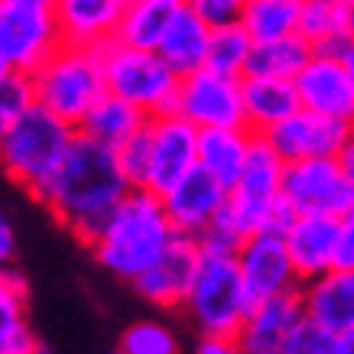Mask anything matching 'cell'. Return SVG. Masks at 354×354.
<instances>
[{"label": "cell", "instance_id": "obj_1", "mask_svg": "<svg viewBox=\"0 0 354 354\" xmlns=\"http://www.w3.org/2000/svg\"><path fill=\"white\" fill-rule=\"evenodd\" d=\"M130 189L133 185L120 169L118 150L78 130L59 169L32 198L43 202L55 221L68 227L78 241L91 244Z\"/></svg>", "mask_w": 354, "mask_h": 354}, {"label": "cell", "instance_id": "obj_2", "mask_svg": "<svg viewBox=\"0 0 354 354\" xmlns=\"http://www.w3.org/2000/svg\"><path fill=\"white\" fill-rule=\"evenodd\" d=\"M172 241L176 227L166 215L162 195L150 189H130L88 247L108 273L133 283L162 257Z\"/></svg>", "mask_w": 354, "mask_h": 354}, {"label": "cell", "instance_id": "obj_3", "mask_svg": "<svg viewBox=\"0 0 354 354\" xmlns=\"http://www.w3.org/2000/svg\"><path fill=\"white\" fill-rule=\"evenodd\" d=\"M32 97L36 104L53 111L72 127H82L88 111L108 95V75L101 49L62 43L36 72H32Z\"/></svg>", "mask_w": 354, "mask_h": 354}, {"label": "cell", "instance_id": "obj_4", "mask_svg": "<svg viewBox=\"0 0 354 354\" xmlns=\"http://www.w3.org/2000/svg\"><path fill=\"white\" fill-rule=\"evenodd\" d=\"M75 133L78 130L62 118H55L53 111L32 104L0 140V169L30 195H36L46 179L59 169Z\"/></svg>", "mask_w": 354, "mask_h": 354}, {"label": "cell", "instance_id": "obj_5", "mask_svg": "<svg viewBox=\"0 0 354 354\" xmlns=\"http://www.w3.org/2000/svg\"><path fill=\"white\" fill-rule=\"evenodd\" d=\"M244 277L237 267V254H215L202 250L198 273L183 309L202 335H237L250 312Z\"/></svg>", "mask_w": 354, "mask_h": 354}, {"label": "cell", "instance_id": "obj_6", "mask_svg": "<svg viewBox=\"0 0 354 354\" xmlns=\"http://www.w3.org/2000/svg\"><path fill=\"white\" fill-rule=\"evenodd\" d=\"M108 91L137 104L143 114H169L176 108V91L183 75L156 49H137L127 43H108L101 49Z\"/></svg>", "mask_w": 354, "mask_h": 354}, {"label": "cell", "instance_id": "obj_7", "mask_svg": "<svg viewBox=\"0 0 354 354\" xmlns=\"http://www.w3.org/2000/svg\"><path fill=\"white\" fill-rule=\"evenodd\" d=\"M59 46L53 0H0V68L32 75Z\"/></svg>", "mask_w": 354, "mask_h": 354}, {"label": "cell", "instance_id": "obj_8", "mask_svg": "<svg viewBox=\"0 0 354 354\" xmlns=\"http://www.w3.org/2000/svg\"><path fill=\"white\" fill-rule=\"evenodd\" d=\"M283 198L296 212H322L344 218L354 212V183L348 179L338 156L325 160H296L286 162L283 176Z\"/></svg>", "mask_w": 354, "mask_h": 354}, {"label": "cell", "instance_id": "obj_9", "mask_svg": "<svg viewBox=\"0 0 354 354\" xmlns=\"http://www.w3.org/2000/svg\"><path fill=\"white\" fill-rule=\"evenodd\" d=\"M176 114L205 127H247L244 124V88L237 75H221L215 68H198L183 75L176 91Z\"/></svg>", "mask_w": 354, "mask_h": 354}, {"label": "cell", "instance_id": "obj_10", "mask_svg": "<svg viewBox=\"0 0 354 354\" xmlns=\"http://www.w3.org/2000/svg\"><path fill=\"white\" fill-rule=\"evenodd\" d=\"M147 133H150V169L143 189L166 195L198 166V127L169 111L147 120Z\"/></svg>", "mask_w": 354, "mask_h": 354}, {"label": "cell", "instance_id": "obj_11", "mask_svg": "<svg viewBox=\"0 0 354 354\" xmlns=\"http://www.w3.org/2000/svg\"><path fill=\"white\" fill-rule=\"evenodd\" d=\"M237 267H241L247 296L254 306L273 296L296 292L302 286L299 273L292 267L286 237L279 231H257V234L244 237V244L237 250Z\"/></svg>", "mask_w": 354, "mask_h": 354}, {"label": "cell", "instance_id": "obj_12", "mask_svg": "<svg viewBox=\"0 0 354 354\" xmlns=\"http://www.w3.org/2000/svg\"><path fill=\"white\" fill-rule=\"evenodd\" d=\"M354 127L344 120L325 118L309 108H299L296 114L277 124L270 133H260L273 143V150L286 162L296 160H325V156H342L344 143L351 140Z\"/></svg>", "mask_w": 354, "mask_h": 354}, {"label": "cell", "instance_id": "obj_13", "mask_svg": "<svg viewBox=\"0 0 354 354\" xmlns=\"http://www.w3.org/2000/svg\"><path fill=\"white\" fill-rule=\"evenodd\" d=\"M302 108L344 120L354 127V68L342 55L312 53L299 75H296Z\"/></svg>", "mask_w": 354, "mask_h": 354}, {"label": "cell", "instance_id": "obj_14", "mask_svg": "<svg viewBox=\"0 0 354 354\" xmlns=\"http://www.w3.org/2000/svg\"><path fill=\"white\" fill-rule=\"evenodd\" d=\"M198 260H202L198 237L176 234V241L162 250V257L140 279H133V286H137L140 296L150 299L153 306H162V309L183 306L189 290H192L195 273H198Z\"/></svg>", "mask_w": 354, "mask_h": 354}, {"label": "cell", "instance_id": "obj_15", "mask_svg": "<svg viewBox=\"0 0 354 354\" xmlns=\"http://www.w3.org/2000/svg\"><path fill=\"white\" fill-rule=\"evenodd\" d=\"M227 202V189L218 183L215 176H208L202 166H195L183 183L162 195L166 215H169L176 234L202 237L205 227L218 218V212Z\"/></svg>", "mask_w": 354, "mask_h": 354}, {"label": "cell", "instance_id": "obj_16", "mask_svg": "<svg viewBox=\"0 0 354 354\" xmlns=\"http://www.w3.org/2000/svg\"><path fill=\"white\" fill-rule=\"evenodd\" d=\"M302 319H306V309H302L299 290L273 296L250 306L237 338L247 348V354H286V344Z\"/></svg>", "mask_w": 354, "mask_h": 354}, {"label": "cell", "instance_id": "obj_17", "mask_svg": "<svg viewBox=\"0 0 354 354\" xmlns=\"http://www.w3.org/2000/svg\"><path fill=\"white\" fill-rule=\"evenodd\" d=\"M283 237H286L292 267L302 283L335 270V257H338V218L335 215L302 212L292 218V225L283 231Z\"/></svg>", "mask_w": 354, "mask_h": 354}, {"label": "cell", "instance_id": "obj_18", "mask_svg": "<svg viewBox=\"0 0 354 354\" xmlns=\"http://www.w3.org/2000/svg\"><path fill=\"white\" fill-rule=\"evenodd\" d=\"M62 43L104 49L118 39L130 0H53Z\"/></svg>", "mask_w": 354, "mask_h": 354}, {"label": "cell", "instance_id": "obj_19", "mask_svg": "<svg viewBox=\"0 0 354 354\" xmlns=\"http://www.w3.org/2000/svg\"><path fill=\"white\" fill-rule=\"evenodd\" d=\"M306 319L328 332L354 335V267H335L299 286Z\"/></svg>", "mask_w": 354, "mask_h": 354}, {"label": "cell", "instance_id": "obj_20", "mask_svg": "<svg viewBox=\"0 0 354 354\" xmlns=\"http://www.w3.org/2000/svg\"><path fill=\"white\" fill-rule=\"evenodd\" d=\"M244 124L254 133H270L283 120L302 108L296 78H270V75H244Z\"/></svg>", "mask_w": 354, "mask_h": 354}, {"label": "cell", "instance_id": "obj_21", "mask_svg": "<svg viewBox=\"0 0 354 354\" xmlns=\"http://www.w3.org/2000/svg\"><path fill=\"white\" fill-rule=\"evenodd\" d=\"M299 32L315 53L344 59L354 43V0H302Z\"/></svg>", "mask_w": 354, "mask_h": 354}, {"label": "cell", "instance_id": "obj_22", "mask_svg": "<svg viewBox=\"0 0 354 354\" xmlns=\"http://www.w3.org/2000/svg\"><path fill=\"white\" fill-rule=\"evenodd\" d=\"M254 130L250 127H205L198 130V166L208 176H215L227 192L237 185L244 162L254 147Z\"/></svg>", "mask_w": 354, "mask_h": 354}, {"label": "cell", "instance_id": "obj_23", "mask_svg": "<svg viewBox=\"0 0 354 354\" xmlns=\"http://www.w3.org/2000/svg\"><path fill=\"white\" fill-rule=\"evenodd\" d=\"M208 39H212V26L205 20H198L189 7H185L172 26L166 30V36L160 39L156 53L179 72V75H192L198 68H205L208 59Z\"/></svg>", "mask_w": 354, "mask_h": 354}, {"label": "cell", "instance_id": "obj_24", "mask_svg": "<svg viewBox=\"0 0 354 354\" xmlns=\"http://www.w3.org/2000/svg\"><path fill=\"white\" fill-rule=\"evenodd\" d=\"M185 0H130L127 13L120 20L118 43L137 46V49H156L172 20L185 10Z\"/></svg>", "mask_w": 354, "mask_h": 354}, {"label": "cell", "instance_id": "obj_25", "mask_svg": "<svg viewBox=\"0 0 354 354\" xmlns=\"http://www.w3.org/2000/svg\"><path fill=\"white\" fill-rule=\"evenodd\" d=\"M147 120H150V114H143L137 104H130V101H124V97L108 91L95 108L88 111V118L82 120L78 130L88 133L91 140H97V143L111 147V150H118V147H124L137 130H143Z\"/></svg>", "mask_w": 354, "mask_h": 354}, {"label": "cell", "instance_id": "obj_26", "mask_svg": "<svg viewBox=\"0 0 354 354\" xmlns=\"http://www.w3.org/2000/svg\"><path fill=\"white\" fill-rule=\"evenodd\" d=\"M36 348L39 344L26 322V279L10 267L0 273V354Z\"/></svg>", "mask_w": 354, "mask_h": 354}, {"label": "cell", "instance_id": "obj_27", "mask_svg": "<svg viewBox=\"0 0 354 354\" xmlns=\"http://www.w3.org/2000/svg\"><path fill=\"white\" fill-rule=\"evenodd\" d=\"M312 43L302 32L279 36V39H263L254 43L250 59H247L244 75H270V78H296L312 59Z\"/></svg>", "mask_w": 354, "mask_h": 354}, {"label": "cell", "instance_id": "obj_28", "mask_svg": "<svg viewBox=\"0 0 354 354\" xmlns=\"http://www.w3.org/2000/svg\"><path fill=\"white\" fill-rule=\"evenodd\" d=\"M299 17L302 0H244L241 26L254 36V43H263L299 32Z\"/></svg>", "mask_w": 354, "mask_h": 354}, {"label": "cell", "instance_id": "obj_29", "mask_svg": "<svg viewBox=\"0 0 354 354\" xmlns=\"http://www.w3.org/2000/svg\"><path fill=\"white\" fill-rule=\"evenodd\" d=\"M250 49H254V36H250L241 23L218 26V30H212V39H208V59H205V68H215V72H221V75L244 78Z\"/></svg>", "mask_w": 354, "mask_h": 354}, {"label": "cell", "instance_id": "obj_30", "mask_svg": "<svg viewBox=\"0 0 354 354\" xmlns=\"http://www.w3.org/2000/svg\"><path fill=\"white\" fill-rule=\"evenodd\" d=\"M118 354H183V344L166 322L140 319L127 325L118 342Z\"/></svg>", "mask_w": 354, "mask_h": 354}, {"label": "cell", "instance_id": "obj_31", "mask_svg": "<svg viewBox=\"0 0 354 354\" xmlns=\"http://www.w3.org/2000/svg\"><path fill=\"white\" fill-rule=\"evenodd\" d=\"M286 354H354V338L328 332L312 319H302L286 344Z\"/></svg>", "mask_w": 354, "mask_h": 354}, {"label": "cell", "instance_id": "obj_32", "mask_svg": "<svg viewBox=\"0 0 354 354\" xmlns=\"http://www.w3.org/2000/svg\"><path fill=\"white\" fill-rule=\"evenodd\" d=\"M36 104L32 97V78L23 72H7L0 68V140L3 133Z\"/></svg>", "mask_w": 354, "mask_h": 354}, {"label": "cell", "instance_id": "obj_33", "mask_svg": "<svg viewBox=\"0 0 354 354\" xmlns=\"http://www.w3.org/2000/svg\"><path fill=\"white\" fill-rule=\"evenodd\" d=\"M118 160H120L124 176L130 179V185H133V189H143L147 169H150V133H147V124H143V130H137L124 147H118Z\"/></svg>", "mask_w": 354, "mask_h": 354}, {"label": "cell", "instance_id": "obj_34", "mask_svg": "<svg viewBox=\"0 0 354 354\" xmlns=\"http://www.w3.org/2000/svg\"><path fill=\"white\" fill-rule=\"evenodd\" d=\"M189 10L205 20L212 30L218 26H231V23H241L244 17V0H185Z\"/></svg>", "mask_w": 354, "mask_h": 354}, {"label": "cell", "instance_id": "obj_35", "mask_svg": "<svg viewBox=\"0 0 354 354\" xmlns=\"http://www.w3.org/2000/svg\"><path fill=\"white\" fill-rule=\"evenodd\" d=\"M195 354H247L237 335H202L195 344Z\"/></svg>", "mask_w": 354, "mask_h": 354}, {"label": "cell", "instance_id": "obj_36", "mask_svg": "<svg viewBox=\"0 0 354 354\" xmlns=\"http://www.w3.org/2000/svg\"><path fill=\"white\" fill-rule=\"evenodd\" d=\"M335 267H354V212L338 218V257Z\"/></svg>", "mask_w": 354, "mask_h": 354}, {"label": "cell", "instance_id": "obj_37", "mask_svg": "<svg viewBox=\"0 0 354 354\" xmlns=\"http://www.w3.org/2000/svg\"><path fill=\"white\" fill-rule=\"evenodd\" d=\"M13 254H17V234H13L10 218L0 212V273H3V270H10Z\"/></svg>", "mask_w": 354, "mask_h": 354}, {"label": "cell", "instance_id": "obj_38", "mask_svg": "<svg viewBox=\"0 0 354 354\" xmlns=\"http://www.w3.org/2000/svg\"><path fill=\"white\" fill-rule=\"evenodd\" d=\"M338 160H342L344 172H348V179L354 183V133H351V140L344 143V150H342V156H338Z\"/></svg>", "mask_w": 354, "mask_h": 354}, {"label": "cell", "instance_id": "obj_39", "mask_svg": "<svg viewBox=\"0 0 354 354\" xmlns=\"http://www.w3.org/2000/svg\"><path fill=\"white\" fill-rule=\"evenodd\" d=\"M344 59H348V65H351V68H354V43L348 46V53H344Z\"/></svg>", "mask_w": 354, "mask_h": 354}, {"label": "cell", "instance_id": "obj_40", "mask_svg": "<svg viewBox=\"0 0 354 354\" xmlns=\"http://www.w3.org/2000/svg\"><path fill=\"white\" fill-rule=\"evenodd\" d=\"M7 354H43V351H39V348H36V351H7Z\"/></svg>", "mask_w": 354, "mask_h": 354}, {"label": "cell", "instance_id": "obj_41", "mask_svg": "<svg viewBox=\"0 0 354 354\" xmlns=\"http://www.w3.org/2000/svg\"><path fill=\"white\" fill-rule=\"evenodd\" d=\"M351 338H354V335H351Z\"/></svg>", "mask_w": 354, "mask_h": 354}]
</instances>
